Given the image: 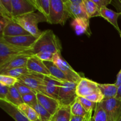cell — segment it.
Wrapping results in <instances>:
<instances>
[{
  "mask_svg": "<svg viewBox=\"0 0 121 121\" xmlns=\"http://www.w3.org/2000/svg\"><path fill=\"white\" fill-rule=\"evenodd\" d=\"M62 49L59 38L51 30L43 31L42 34L33 46L31 48L33 55L40 52H50L53 54L61 53Z\"/></svg>",
  "mask_w": 121,
  "mask_h": 121,
  "instance_id": "6da1fadb",
  "label": "cell"
},
{
  "mask_svg": "<svg viewBox=\"0 0 121 121\" xmlns=\"http://www.w3.org/2000/svg\"><path fill=\"white\" fill-rule=\"evenodd\" d=\"M31 48L12 44L0 37V66L21 56H34Z\"/></svg>",
  "mask_w": 121,
  "mask_h": 121,
  "instance_id": "7a4b0ae2",
  "label": "cell"
},
{
  "mask_svg": "<svg viewBox=\"0 0 121 121\" xmlns=\"http://www.w3.org/2000/svg\"><path fill=\"white\" fill-rule=\"evenodd\" d=\"M13 20L37 39L41 36L43 32L38 28V24L47 22V18L40 13H29L22 16L13 18Z\"/></svg>",
  "mask_w": 121,
  "mask_h": 121,
  "instance_id": "3957f363",
  "label": "cell"
},
{
  "mask_svg": "<svg viewBox=\"0 0 121 121\" xmlns=\"http://www.w3.org/2000/svg\"><path fill=\"white\" fill-rule=\"evenodd\" d=\"M69 18L70 17L66 11L63 0H50L48 23L64 26Z\"/></svg>",
  "mask_w": 121,
  "mask_h": 121,
  "instance_id": "277c9868",
  "label": "cell"
},
{
  "mask_svg": "<svg viewBox=\"0 0 121 121\" xmlns=\"http://www.w3.org/2000/svg\"><path fill=\"white\" fill-rule=\"evenodd\" d=\"M78 83L65 82L63 83L58 98L60 105H71L76 99V87Z\"/></svg>",
  "mask_w": 121,
  "mask_h": 121,
  "instance_id": "5b68a950",
  "label": "cell"
},
{
  "mask_svg": "<svg viewBox=\"0 0 121 121\" xmlns=\"http://www.w3.org/2000/svg\"><path fill=\"white\" fill-rule=\"evenodd\" d=\"M44 78V75L34 73L33 74L21 76L18 79V80L35 92H40L46 95Z\"/></svg>",
  "mask_w": 121,
  "mask_h": 121,
  "instance_id": "8992f818",
  "label": "cell"
},
{
  "mask_svg": "<svg viewBox=\"0 0 121 121\" xmlns=\"http://www.w3.org/2000/svg\"><path fill=\"white\" fill-rule=\"evenodd\" d=\"M65 7L69 15L73 20L76 18H84L89 20L83 0H63Z\"/></svg>",
  "mask_w": 121,
  "mask_h": 121,
  "instance_id": "52a82bcc",
  "label": "cell"
},
{
  "mask_svg": "<svg viewBox=\"0 0 121 121\" xmlns=\"http://www.w3.org/2000/svg\"><path fill=\"white\" fill-rule=\"evenodd\" d=\"M53 62L67 76L70 82L78 83L83 76L76 72L69 64L61 57V53H56L54 55Z\"/></svg>",
  "mask_w": 121,
  "mask_h": 121,
  "instance_id": "ba28073f",
  "label": "cell"
},
{
  "mask_svg": "<svg viewBox=\"0 0 121 121\" xmlns=\"http://www.w3.org/2000/svg\"><path fill=\"white\" fill-rule=\"evenodd\" d=\"M100 105L105 111L108 121H117L121 117V101L116 98L103 100Z\"/></svg>",
  "mask_w": 121,
  "mask_h": 121,
  "instance_id": "9c48e42d",
  "label": "cell"
},
{
  "mask_svg": "<svg viewBox=\"0 0 121 121\" xmlns=\"http://www.w3.org/2000/svg\"><path fill=\"white\" fill-rule=\"evenodd\" d=\"M98 83L93 80L83 77L77 85V96L79 97L86 98L89 96L92 95L99 90Z\"/></svg>",
  "mask_w": 121,
  "mask_h": 121,
  "instance_id": "30bf717a",
  "label": "cell"
},
{
  "mask_svg": "<svg viewBox=\"0 0 121 121\" xmlns=\"http://www.w3.org/2000/svg\"><path fill=\"white\" fill-rule=\"evenodd\" d=\"M44 81L46 95L58 100L60 87L63 82L51 75L44 76Z\"/></svg>",
  "mask_w": 121,
  "mask_h": 121,
  "instance_id": "8fae6325",
  "label": "cell"
},
{
  "mask_svg": "<svg viewBox=\"0 0 121 121\" xmlns=\"http://www.w3.org/2000/svg\"><path fill=\"white\" fill-rule=\"evenodd\" d=\"M12 4L13 18L34 13L36 10V8L30 2V0H12Z\"/></svg>",
  "mask_w": 121,
  "mask_h": 121,
  "instance_id": "7c38bea8",
  "label": "cell"
},
{
  "mask_svg": "<svg viewBox=\"0 0 121 121\" xmlns=\"http://www.w3.org/2000/svg\"><path fill=\"white\" fill-rule=\"evenodd\" d=\"M36 96L39 104L44 108L52 116H54L56 114L61 106L57 100L48 96L43 93L37 92Z\"/></svg>",
  "mask_w": 121,
  "mask_h": 121,
  "instance_id": "4fadbf2b",
  "label": "cell"
},
{
  "mask_svg": "<svg viewBox=\"0 0 121 121\" xmlns=\"http://www.w3.org/2000/svg\"><path fill=\"white\" fill-rule=\"evenodd\" d=\"M0 107L15 121H30L19 109L18 106L7 100L0 99Z\"/></svg>",
  "mask_w": 121,
  "mask_h": 121,
  "instance_id": "5bb4252c",
  "label": "cell"
},
{
  "mask_svg": "<svg viewBox=\"0 0 121 121\" xmlns=\"http://www.w3.org/2000/svg\"><path fill=\"white\" fill-rule=\"evenodd\" d=\"M1 37L12 44L25 47H32L37 40V38L31 34L15 37Z\"/></svg>",
  "mask_w": 121,
  "mask_h": 121,
  "instance_id": "9a60e30c",
  "label": "cell"
},
{
  "mask_svg": "<svg viewBox=\"0 0 121 121\" xmlns=\"http://www.w3.org/2000/svg\"><path fill=\"white\" fill-rule=\"evenodd\" d=\"M27 68L31 72L44 76H50V73L43 61L35 56H33L28 59Z\"/></svg>",
  "mask_w": 121,
  "mask_h": 121,
  "instance_id": "2e32d148",
  "label": "cell"
},
{
  "mask_svg": "<svg viewBox=\"0 0 121 121\" xmlns=\"http://www.w3.org/2000/svg\"><path fill=\"white\" fill-rule=\"evenodd\" d=\"M33 56L24 55L19 56L13 60H11L7 63L0 66V74L5 73L6 72L18 68L27 67V61L28 59Z\"/></svg>",
  "mask_w": 121,
  "mask_h": 121,
  "instance_id": "e0dca14e",
  "label": "cell"
},
{
  "mask_svg": "<svg viewBox=\"0 0 121 121\" xmlns=\"http://www.w3.org/2000/svg\"><path fill=\"white\" fill-rule=\"evenodd\" d=\"M29 34H30L19 24L15 22L14 20H11L5 28L1 37H15Z\"/></svg>",
  "mask_w": 121,
  "mask_h": 121,
  "instance_id": "ac0fdd59",
  "label": "cell"
},
{
  "mask_svg": "<svg viewBox=\"0 0 121 121\" xmlns=\"http://www.w3.org/2000/svg\"><path fill=\"white\" fill-rule=\"evenodd\" d=\"M100 15L102 17L107 20L117 29L119 34H121V30L118 23V18L121 15V13H117L112 9H109L107 7H104L100 9Z\"/></svg>",
  "mask_w": 121,
  "mask_h": 121,
  "instance_id": "d6986e66",
  "label": "cell"
},
{
  "mask_svg": "<svg viewBox=\"0 0 121 121\" xmlns=\"http://www.w3.org/2000/svg\"><path fill=\"white\" fill-rule=\"evenodd\" d=\"M71 26L77 35L86 34L88 36L91 35L89 27V20L84 18H76L73 20Z\"/></svg>",
  "mask_w": 121,
  "mask_h": 121,
  "instance_id": "ffe728a7",
  "label": "cell"
},
{
  "mask_svg": "<svg viewBox=\"0 0 121 121\" xmlns=\"http://www.w3.org/2000/svg\"><path fill=\"white\" fill-rule=\"evenodd\" d=\"M98 85L99 90L104 96V100L116 98L118 87L116 86L115 84L98 83Z\"/></svg>",
  "mask_w": 121,
  "mask_h": 121,
  "instance_id": "44dd1931",
  "label": "cell"
},
{
  "mask_svg": "<svg viewBox=\"0 0 121 121\" xmlns=\"http://www.w3.org/2000/svg\"><path fill=\"white\" fill-rule=\"evenodd\" d=\"M43 63L49 70L51 76L63 82H70L67 76L53 61H43Z\"/></svg>",
  "mask_w": 121,
  "mask_h": 121,
  "instance_id": "7402d4cb",
  "label": "cell"
},
{
  "mask_svg": "<svg viewBox=\"0 0 121 121\" xmlns=\"http://www.w3.org/2000/svg\"><path fill=\"white\" fill-rule=\"evenodd\" d=\"M72 117L70 105H61L52 117V121H70Z\"/></svg>",
  "mask_w": 121,
  "mask_h": 121,
  "instance_id": "603a6c76",
  "label": "cell"
},
{
  "mask_svg": "<svg viewBox=\"0 0 121 121\" xmlns=\"http://www.w3.org/2000/svg\"><path fill=\"white\" fill-rule=\"evenodd\" d=\"M30 2L41 14L48 19L50 13V0H30Z\"/></svg>",
  "mask_w": 121,
  "mask_h": 121,
  "instance_id": "cb8c5ba5",
  "label": "cell"
},
{
  "mask_svg": "<svg viewBox=\"0 0 121 121\" xmlns=\"http://www.w3.org/2000/svg\"><path fill=\"white\" fill-rule=\"evenodd\" d=\"M5 100L17 106H18L21 104H24L22 95L20 94L15 86L9 87L8 94Z\"/></svg>",
  "mask_w": 121,
  "mask_h": 121,
  "instance_id": "d4e9b609",
  "label": "cell"
},
{
  "mask_svg": "<svg viewBox=\"0 0 121 121\" xmlns=\"http://www.w3.org/2000/svg\"><path fill=\"white\" fill-rule=\"evenodd\" d=\"M83 3L86 13L89 18L95 17H101L100 9L93 0H83Z\"/></svg>",
  "mask_w": 121,
  "mask_h": 121,
  "instance_id": "484cf974",
  "label": "cell"
},
{
  "mask_svg": "<svg viewBox=\"0 0 121 121\" xmlns=\"http://www.w3.org/2000/svg\"><path fill=\"white\" fill-rule=\"evenodd\" d=\"M12 0H0V15L13 20Z\"/></svg>",
  "mask_w": 121,
  "mask_h": 121,
  "instance_id": "4316f807",
  "label": "cell"
},
{
  "mask_svg": "<svg viewBox=\"0 0 121 121\" xmlns=\"http://www.w3.org/2000/svg\"><path fill=\"white\" fill-rule=\"evenodd\" d=\"M18 108L30 121H35L40 118V116L37 113L36 111L33 108L27 104H21L18 106Z\"/></svg>",
  "mask_w": 121,
  "mask_h": 121,
  "instance_id": "83f0119b",
  "label": "cell"
},
{
  "mask_svg": "<svg viewBox=\"0 0 121 121\" xmlns=\"http://www.w3.org/2000/svg\"><path fill=\"white\" fill-rule=\"evenodd\" d=\"M70 107L72 115L79 116V117L86 118L90 113V112L89 113V112H86V110L84 109L82 105L78 101L77 99L71 104Z\"/></svg>",
  "mask_w": 121,
  "mask_h": 121,
  "instance_id": "f1b7e54d",
  "label": "cell"
},
{
  "mask_svg": "<svg viewBox=\"0 0 121 121\" xmlns=\"http://www.w3.org/2000/svg\"><path fill=\"white\" fill-rule=\"evenodd\" d=\"M34 72H31L30 70H28L27 68V67H22V68H18V69H15L11 70L8 71V72H6L5 73H2V74H5V75L13 77V78H15L16 79H18L20 77H21V76L25 75V74H33Z\"/></svg>",
  "mask_w": 121,
  "mask_h": 121,
  "instance_id": "f546056e",
  "label": "cell"
},
{
  "mask_svg": "<svg viewBox=\"0 0 121 121\" xmlns=\"http://www.w3.org/2000/svg\"><path fill=\"white\" fill-rule=\"evenodd\" d=\"M31 107L33 108L36 111V112L39 114V115L40 116V118H41V119L52 121L53 116H52V115L50 114L49 112H48L43 107V106L39 104V102H37L36 104H34L33 105H32Z\"/></svg>",
  "mask_w": 121,
  "mask_h": 121,
  "instance_id": "4dcf8cb0",
  "label": "cell"
},
{
  "mask_svg": "<svg viewBox=\"0 0 121 121\" xmlns=\"http://www.w3.org/2000/svg\"><path fill=\"white\" fill-rule=\"evenodd\" d=\"M78 101L81 104L83 107L84 108L86 112H91V111H94L95 109L96 105L98 104H95L92 102L90 101L86 98H83V97H79L78 96L76 98Z\"/></svg>",
  "mask_w": 121,
  "mask_h": 121,
  "instance_id": "1f68e13d",
  "label": "cell"
},
{
  "mask_svg": "<svg viewBox=\"0 0 121 121\" xmlns=\"http://www.w3.org/2000/svg\"><path fill=\"white\" fill-rule=\"evenodd\" d=\"M95 121H108L107 115L104 109L100 105V103L96 105L94 111V115Z\"/></svg>",
  "mask_w": 121,
  "mask_h": 121,
  "instance_id": "d6a6232c",
  "label": "cell"
},
{
  "mask_svg": "<svg viewBox=\"0 0 121 121\" xmlns=\"http://www.w3.org/2000/svg\"><path fill=\"white\" fill-rule=\"evenodd\" d=\"M18 82V80L16 78L5 74H0V83L3 84L5 86L9 87H13Z\"/></svg>",
  "mask_w": 121,
  "mask_h": 121,
  "instance_id": "836d02e7",
  "label": "cell"
},
{
  "mask_svg": "<svg viewBox=\"0 0 121 121\" xmlns=\"http://www.w3.org/2000/svg\"><path fill=\"white\" fill-rule=\"evenodd\" d=\"M14 86L16 87L17 89L18 90V91L20 92V93L22 96L24 95L29 94V93H37L35 91L32 90L29 87H28V86H26V85H24V84L22 83H21V82L20 81H18L17 83H16Z\"/></svg>",
  "mask_w": 121,
  "mask_h": 121,
  "instance_id": "e575fe53",
  "label": "cell"
},
{
  "mask_svg": "<svg viewBox=\"0 0 121 121\" xmlns=\"http://www.w3.org/2000/svg\"><path fill=\"white\" fill-rule=\"evenodd\" d=\"M22 98L24 104H27L30 106L38 102L36 93H29V94L24 95L22 96Z\"/></svg>",
  "mask_w": 121,
  "mask_h": 121,
  "instance_id": "d590c367",
  "label": "cell"
},
{
  "mask_svg": "<svg viewBox=\"0 0 121 121\" xmlns=\"http://www.w3.org/2000/svg\"><path fill=\"white\" fill-rule=\"evenodd\" d=\"M86 99L95 104H99L104 100V96L100 90L92 94V95L86 97Z\"/></svg>",
  "mask_w": 121,
  "mask_h": 121,
  "instance_id": "8d00e7d4",
  "label": "cell"
},
{
  "mask_svg": "<svg viewBox=\"0 0 121 121\" xmlns=\"http://www.w3.org/2000/svg\"><path fill=\"white\" fill-rule=\"evenodd\" d=\"M54 54H53L50 52H40L37 54H35L34 56L42 60L43 61H53V57H54Z\"/></svg>",
  "mask_w": 121,
  "mask_h": 121,
  "instance_id": "74e56055",
  "label": "cell"
},
{
  "mask_svg": "<svg viewBox=\"0 0 121 121\" xmlns=\"http://www.w3.org/2000/svg\"><path fill=\"white\" fill-rule=\"evenodd\" d=\"M0 17H0V37H1L2 35V33H3L5 28L7 27L9 22L13 20H10V19L7 18L2 15H0Z\"/></svg>",
  "mask_w": 121,
  "mask_h": 121,
  "instance_id": "f35d334b",
  "label": "cell"
},
{
  "mask_svg": "<svg viewBox=\"0 0 121 121\" xmlns=\"http://www.w3.org/2000/svg\"><path fill=\"white\" fill-rule=\"evenodd\" d=\"M9 87L0 83V99L6 100L8 94Z\"/></svg>",
  "mask_w": 121,
  "mask_h": 121,
  "instance_id": "ab89813d",
  "label": "cell"
},
{
  "mask_svg": "<svg viewBox=\"0 0 121 121\" xmlns=\"http://www.w3.org/2000/svg\"><path fill=\"white\" fill-rule=\"evenodd\" d=\"M93 1L100 9L104 7H106L108 5L112 2V0H93Z\"/></svg>",
  "mask_w": 121,
  "mask_h": 121,
  "instance_id": "60d3db41",
  "label": "cell"
},
{
  "mask_svg": "<svg viewBox=\"0 0 121 121\" xmlns=\"http://www.w3.org/2000/svg\"><path fill=\"white\" fill-rule=\"evenodd\" d=\"M112 2L115 8L119 9L120 11V13H121V0H115Z\"/></svg>",
  "mask_w": 121,
  "mask_h": 121,
  "instance_id": "b9f144b4",
  "label": "cell"
},
{
  "mask_svg": "<svg viewBox=\"0 0 121 121\" xmlns=\"http://www.w3.org/2000/svg\"><path fill=\"white\" fill-rule=\"evenodd\" d=\"M85 119V117H79V116H74L72 115L71 119L70 121H83Z\"/></svg>",
  "mask_w": 121,
  "mask_h": 121,
  "instance_id": "7bdbcfd3",
  "label": "cell"
},
{
  "mask_svg": "<svg viewBox=\"0 0 121 121\" xmlns=\"http://www.w3.org/2000/svg\"><path fill=\"white\" fill-rule=\"evenodd\" d=\"M115 85L117 87H119V86L121 85V70L119 71L118 75H117V80H116V82L115 83Z\"/></svg>",
  "mask_w": 121,
  "mask_h": 121,
  "instance_id": "ee69618b",
  "label": "cell"
},
{
  "mask_svg": "<svg viewBox=\"0 0 121 121\" xmlns=\"http://www.w3.org/2000/svg\"><path fill=\"white\" fill-rule=\"evenodd\" d=\"M116 99L118 100H121V85L118 87V92H117V96H116Z\"/></svg>",
  "mask_w": 121,
  "mask_h": 121,
  "instance_id": "f6af8a7d",
  "label": "cell"
},
{
  "mask_svg": "<svg viewBox=\"0 0 121 121\" xmlns=\"http://www.w3.org/2000/svg\"><path fill=\"white\" fill-rule=\"evenodd\" d=\"M93 111H91V112H90L89 115L87 116V117H86V118H85V119H84L83 121H89L90 119H91V117L92 116V113H93Z\"/></svg>",
  "mask_w": 121,
  "mask_h": 121,
  "instance_id": "bcb514c9",
  "label": "cell"
},
{
  "mask_svg": "<svg viewBox=\"0 0 121 121\" xmlns=\"http://www.w3.org/2000/svg\"><path fill=\"white\" fill-rule=\"evenodd\" d=\"M89 121H95V118H94V117H91V119H90V120H89Z\"/></svg>",
  "mask_w": 121,
  "mask_h": 121,
  "instance_id": "7dc6e473",
  "label": "cell"
},
{
  "mask_svg": "<svg viewBox=\"0 0 121 121\" xmlns=\"http://www.w3.org/2000/svg\"><path fill=\"white\" fill-rule=\"evenodd\" d=\"M35 121H50L44 120V119H41V118H39V119H38L37 120Z\"/></svg>",
  "mask_w": 121,
  "mask_h": 121,
  "instance_id": "c3c4849f",
  "label": "cell"
},
{
  "mask_svg": "<svg viewBox=\"0 0 121 121\" xmlns=\"http://www.w3.org/2000/svg\"><path fill=\"white\" fill-rule=\"evenodd\" d=\"M117 121H121V117H120V118H119V119H118V120H117Z\"/></svg>",
  "mask_w": 121,
  "mask_h": 121,
  "instance_id": "681fc988",
  "label": "cell"
},
{
  "mask_svg": "<svg viewBox=\"0 0 121 121\" xmlns=\"http://www.w3.org/2000/svg\"><path fill=\"white\" fill-rule=\"evenodd\" d=\"M120 36H121V34H120Z\"/></svg>",
  "mask_w": 121,
  "mask_h": 121,
  "instance_id": "f907efd6",
  "label": "cell"
}]
</instances>
